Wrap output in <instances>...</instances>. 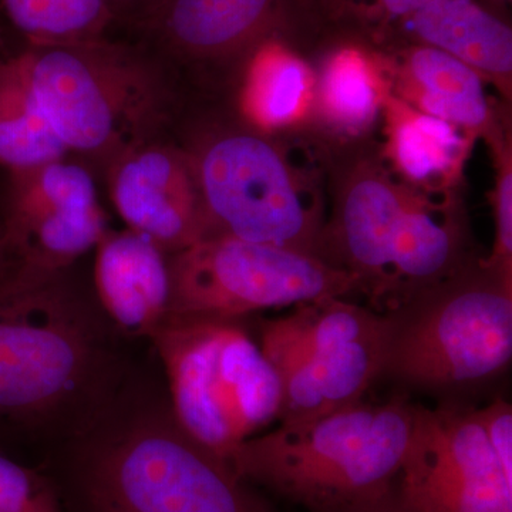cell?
I'll return each mask as SVG.
<instances>
[{
    "label": "cell",
    "instance_id": "10",
    "mask_svg": "<svg viewBox=\"0 0 512 512\" xmlns=\"http://www.w3.org/2000/svg\"><path fill=\"white\" fill-rule=\"evenodd\" d=\"M171 315L242 319L357 293L356 279L318 256L211 237L170 255Z\"/></svg>",
    "mask_w": 512,
    "mask_h": 512
},
{
    "label": "cell",
    "instance_id": "3",
    "mask_svg": "<svg viewBox=\"0 0 512 512\" xmlns=\"http://www.w3.org/2000/svg\"><path fill=\"white\" fill-rule=\"evenodd\" d=\"M242 123L205 131L187 150L215 237L318 256L325 229L326 154Z\"/></svg>",
    "mask_w": 512,
    "mask_h": 512
},
{
    "label": "cell",
    "instance_id": "25",
    "mask_svg": "<svg viewBox=\"0 0 512 512\" xmlns=\"http://www.w3.org/2000/svg\"><path fill=\"white\" fill-rule=\"evenodd\" d=\"M320 15L335 22L352 23L362 28L379 29L399 25L431 0H313Z\"/></svg>",
    "mask_w": 512,
    "mask_h": 512
},
{
    "label": "cell",
    "instance_id": "15",
    "mask_svg": "<svg viewBox=\"0 0 512 512\" xmlns=\"http://www.w3.org/2000/svg\"><path fill=\"white\" fill-rule=\"evenodd\" d=\"M94 281L104 311L128 335L151 338L170 316V255L133 229L103 235Z\"/></svg>",
    "mask_w": 512,
    "mask_h": 512
},
{
    "label": "cell",
    "instance_id": "17",
    "mask_svg": "<svg viewBox=\"0 0 512 512\" xmlns=\"http://www.w3.org/2000/svg\"><path fill=\"white\" fill-rule=\"evenodd\" d=\"M311 67L313 86L306 116L325 134L342 138V144L367 136L382 117L390 92L380 52L359 40H342L329 46Z\"/></svg>",
    "mask_w": 512,
    "mask_h": 512
},
{
    "label": "cell",
    "instance_id": "8",
    "mask_svg": "<svg viewBox=\"0 0 512 512\" xmlns=\"http://www.w3.org/2000/svg\"><path fill=\"white\" fill-rule=\"evenodd\" d=\"M55 276L23 268L0 288V419H47L93 380V332Z\"/></svg>",
    "mask_w": 512,
    "mask_h": 512
},
{
    "label": "cell",
    "instance_id": "23",
    "mask_svg": "<svg viewBox=\"0 0 512 512\" xmlns=\"http://www.w3.org/2000/svg\"><path fill=\"white\" fill-rule=\"evenodd\" d=\"M500 121L485 136L497 160V177L493 194L494 247L490 254L484 256V261L512 272V148L510 134L507 137L505 126H498Z\"/></svg>",
    "mask_w": 512,
    "mask_h": 512
},
{
    "label": "cell",
    "instance_id": "24",
    "mask_svg": "<svg viewBox=\"0 0 512 512\" xmlns=\"http://www.w3.org/2000/svg\"><path fill=\"white\" fill-rule=\"evenodd\" d=\"M0 512H62L49 478L0 456Z\"/></svg>",
    "mask_w": 512,
    "mask_h": 512
},
{
    "label": "cell",
    "instance_id": "7",
    "mask_svg": "<svg viewBox=\"0 0 512 512\" xmlns=\"http://www.w3.org/2000/svg\"><path fill=\"white\" fill-rule=\"evenodd\" d=\"M387 316L346 298L301 303L265 320L259 345L282 386L279 423L298 424L362 402L383 376Z\"/></svg>",
    "mask_w": 512,
    "mask_h": 512
},
{
    "label": "cell",
    "instance_id": "13",
    "mask_svg": "<svg viewBox=\"0 0 512 512\" xmlns=\"http://www.w3.org/2000/svg\"><path fill=\"white\" fill-rule=\"evenodd\" d=\"M311 10L318 13L313 0H157L148 22L185 60L244 67L268 40L282 39L299 50L296 37Z\"/></svg>",
    "mask_w": 512,
    "mask_h": 512
},
{
    "label": "cell",
    "instance_id": "5",
    "mask_svg": "<svg viewBox=\"0 0 512 512\" xmlns=\"http://www.w3.org/2000/svg\"><path fill=\"white\" fill-rule=\"evenodd\" d=\"M170 384L173 419L227 461L279 420L278 373L241 319L171 315L150 338Z\"/></svg>",
    "mask_w": 512,
    "mask_h": 512
},
{
    "label": "cell",
    "instance_id": "21",
    "mask_svg": "<svg viewBox=\"0 0 512 512\" xmlns=\"http://www.w3.org/2000/svg\"><path fill=\"white\" fill-rule=\"evenodd\" d=\"M67 153L40 110L22 57L0 63V164L19 173Z\"/></svg>",
    "mask_w": 512,
    "mask_h": 512
},
{
    "label": "cell",
    "instance_id": "19",
    "mask_svg": "<svg viewBox=\"0 0 512 512\" xmlns=\"http://www.w3.org/2000/svg\"><path fill=\"white\" fill-rule=\"evenodd\" d=\"M383 113L387 144L382 153L392 161L394 173L421 191L450 187L470 147L460 128L413 109L390 92Z\"/></svg>",
    "mask_w": 512,
    "mask_h": 512
},
{
    "label": "cell",
    "instance_id": "29",
    "mask_svg": "<svg viewBox=\"0 0 512 512\" xmlns=\"http://www.w3.org/2000/svg\"><path fill=\"white\" fill-rule=\"evenodd\" d=\"M490 2H493V3H503V5H505V3H510L511 0H490Z\"/></svg>",
    "mask_w": 512,
    "mask_h": 512
},
{
    "label": "cell",
    "instance_id": "2",
    "mask_svg": "<svg viewBox=\"0 0 512 512\" xmlns=\"http://www.w3.org/2000/svg\"><path fill=\"white\" fill-rule=\"evenodd\" d=\"M413 403L352 404L244 441L229 457L239 478L312 512H340L396 487L412 431Z\"/></svg>",
    "mask_w": 512,
    "mask_h": 512
},
{
    "label": "cell",
    "instance_id": "28",
    "mask_svg": "<svg viewBox=\"0 0 512 512\" xmlns=\"http://www.w3.org/2000/svg\"><path fill=\"white\" fill-rule=\"evenodd\" d=\"M107 2H109L111 9L116 5H134V3H144V5H147L148 9H150L157 0H107Z\"/></svg>",
    "mask_w": 512,
    "mask_h": 512
},
{
    "label": "cell",
    "instance_id": "11",
    "mask_svg": "<svg viewBox=\"0 0 512 512\" xmlns=\"http://www.w3.org/2000/svg\"><path fill=\"white\" fill-rule=\"evenodd\" d=\"M396 493L412 512H512V478L488 444L476 409L461 404L413 403Z\"/></svg>",
    "mask_w": 512,
    "mask_h": 512
},
{
    "label": "cell",
    "instance_id": "18",
    "mask_svg": "<svg viewBox=\"0 0 512 512\" xmlns=\"http://www.w3.org/2000/svg\"><path fill=\"white\" fill-rule=\"evenodd\" d=\"M397 26L412 43L434 47L473 67L510 99L511 26L477 0H431Z\"/></svg>",
    "mask_w": 512,
    "mask_h": 512
},
{
    "label": "cell",
    "instance_id": "16",
    "mask_svg": "<svg viewBox=\"0 0 512 512\" xmlns=\"http://www.w3.org/2000/svg\"><path fill=\"white\" fill-rule=\"evenodd\" d=\"M382 55V53H380ZM382 55L390 92L413 109L466 130L487 136L498 119L484 89V77L468 64L434 47L410 43Z\"/></svg>",
    "mask_w": 512,
    "mask_h": 512
},
{
    "label": "cell",
    "instance_id": "4",
    "mask_svg": "<svg viewBox=\"0 0 512 512\" xmlns=\"http://www.w3.org/2000/svg\"><path fill=\"white\" fill-rule=\"evenodd\" d=\"M387 316L383 376L433 392L500 375L512 357V272L477 256Z\"/></svg>",
    "mask_w": 512,
    "mask_h": 512
},
{
    "label": "cell",
    "instance_id": "12",
    "mask_svg": "<svg viewBox=\"0 0 512 512\" xmlns=\"http://www.w3.org/2000/svg\"><path fill=\"white\" fill-rule=\"evenodd\" d=\"M6 239L33 271L57 274L106 234L92 174L66 158L15 173Z\"/></svg>",
    "mask_w": 512,
    "mask_h": 512
},
{
    "label": "cell",
    "instance_id": "20",
    "mask_svg": "<svg viewBox=\"0 0 512 512\" xmlns=\"http://www.w3.org/2000/svg\"><path fill=\"white\" fill-rule=\"evenodd\" d=\"M242 116L266 131H282L308 114L311 63L282 39L258 47L242 69Z\"/></svg>",
    "mask_w": 512,
    "mask_h": 512
},
{
    "label": "cell",
    "instance_id": "6",
    "mask_svg": "<svg viewBox=\"0 0 512 512\" xmlns=\"http://www.w3.org/2000/svg\"><path fill=\"white\" fill-rule=\"evenodd\" d=\"M20 57L40 110L67 150L123 156L144 144L160 89L140 57L101 39L35 45Z\"/></svg>",
    "mask_w": 512,
    "mask_h": 512
},
{
    "label": "cell",
    "instance_id": "27",
    "mask_svg": "<svg viewBox=\"0 0 512 512\" xmlns=\"http://www.w3.org/2000/svg\"><path fill=\"white\" fill-rule=\"evenodd\" d=\"M340 512H412L400 500L396 493V487L390 493L384 494L383 497L376 500L367 501V503L355 505Z\"/></svg>",
    "mask_w": 512,
    "mask_h": 512
},
{
    "label": "cell",
    "instance_id": "22",
    "mask_svg": "<svg viewBox=\"0 0 512 512\" xmlns=\"http://www.w3.org/2000/svg\"><path fill=\"white\" fill-rule=\"evenodd\" d=\"M13 25L35 45L101 39L113 9L107 0H3Z\"/></svg>",
    "mask_w": 512,
    "mask_h": 512
},
{
    "label": "cell",
    "instance_id": "9",
    "mask_svg": "<svg viewBox=\"0 0 512 512\" xmlns=\"http://www.w3.org/2000/svg\"><path fill=\"white\" fill-rule=\"evenodd\" d=\"M86 485L104 512H271L174 419L144 421L101 447L87 463Z\"/></svg>",
    "mask_w": 512,
    "mask_h": 512
},
{
    "label": "cell",
    "instance_id": "1",
    "mask_svg": "<svg viewBox=\"0 0 512 512\" xmlns=\"http://www.w3.org/2000/svg\"><path fill=\"white\" fill-rule=\"evenodd\" d=\"M339 147L326 154L319 258L352 275L370 309L389 315L476 258L457 197L407 184L372 144Z\"/></svg>",
    "mask_w": 512,
    "mask_h": 512
},
{
    "label": "cell",
    "instance_id": "26",
    "mask_svg": "<svg viewBox=\"0 0 512 512\" xmlns=\"http://www.w3.org/2000/svg\"><path fill=\"white\" fill-rule=\"evenodd\" d=\"M477 419L483 427L488 444L500 461L504 473L512 478V406L497 397L483 409H476Z\"/></svg>",
    "mask_w": 512,
    "mask_h": 512
},
{
    "label": "cell",
    "instance_id": "14",
    "mask_svg": "<svg viewBox=\"0 0 512 512\" xmlns=\"http://www.w3.org/2000/svg\"><path fill=\"white\" fill-rule=\"evenodd\" d=\"M111 200L128 229L168 255L215 237L187 150L141 144L117 160Z\"/></svg>",
    "mask_w": 512,
    "mask_h": 512
}]
</instances>
